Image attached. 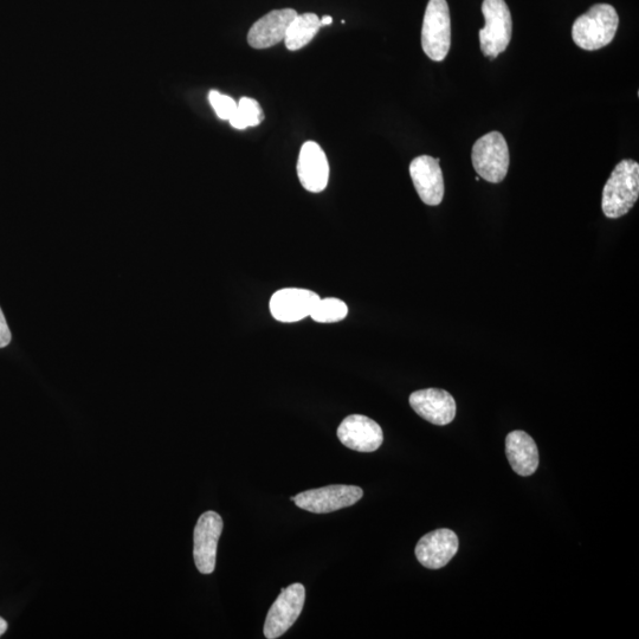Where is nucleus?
<instances>
[{"instance_id": "nucleus-21", "label": "nucleus", "mask_w": 639, "mask_h": 639, "mask_svg": "<svg viewBox=\"0 0 639 639\" xmlns=\"http://www.w3.org/2000/svg\"><path fill=\"white\" fill-rule=\"evenodd\" d=\"M11 342V332L3 314L2 308H0V348L8 346Z\"/></svg>"}, {"instance_id": "nucleus-15", "label": "nucleus", "mask_w": 639, "mask_h": 639, "mask_svg": "<svg viewBox=\"0 0 639 639\" xmlns=\"http://www.w3.org/2000/svg\"><path fill=\"white\" fill-rule=\"evenodd\" d=\"M300 183L309 192L324 191L329 179V164L324 150L314 141L301 147L298 161Z\"/></svg>"}, {"instance_id": "nucleus-13", "label": "nucleus", "mask_w": 639, "mask_h": 639, "mask_svg": "<svg viewBox=\"0 0 639 639\" xmlns=\"http://www.w3.org/2000/svg\"><path fill=\"white\" fill-rule=\"evenodd\" d=\"M320 296L312 290L286 288L276 292L270 299V313L277 321L298 322L311 315Z\"/></svg>"}, {"instance_id": "nucleus-14", "label": "nucleus", "mask_w": 639, "mask_h": 639, "mask_svg": "<svg viewBox=\"0 0 639 639\" xmlns=\"http://www.w3.org/2000/svg\"><path fill=\"white\" fill-rule=\"evenodd\" d=\"M298 12L294 9L270 11L269 14L258 19L249 30L248 43L254 49H268L284 42L289 25L292 24Z\"/></svg>"}, {"instance_id": "nucleus-18", "label": "nucleus", "mask_w": 639, "mask_h": 639, "mask_svg": "<svg viewBox=\"0 0 639 639\" xmlns=\"http://www.w3.org/2000/svg\"><path fill=\"white\" fill-rule=\"evenodd\" d=\"M264 120L263 109L254 99L242 98L237 109L230 118V124L236 129H247L261 125Z\"/></svg>"}, {"instance_id": "nucleus-19", "label": "nucleus", "mask_w": 639, "mask_h": 639, "mask_svg": "<svg viewBox=\"0 0 639 639\" xmlns=\"http://www.w3.org/2000/svg\"><path fill=\"white\" fill-rule=\"evenodd\" d=\"M348 314V307L344 301L334 298L320 299L316 302L311 318L320 324H334L344 320Z\"/></svg>"}, {"instance_id": "nucleus-16", "label": "nucleus", "mask_w": 639, "mask_h": 639, "mask_svg": "<svg viewBox=\"0 0 639 639\" xmlns=\"http://www.w3.org/2000/svg\"><path fill=\"white\" fill-rule=\"evenodd\" d=\"M506 455L512 469L520 476H531L539 467L537 443L525 431L515 430L507 436Z\"/></svg>"}, {"instance_id": "nucleus-4", "label": "nucleus", "mask_w": 639, "mask_h": 639, "mask_svg": "<svg viewBox=\"0 0 639 639\" xmlns=\"http://www.w3.org/2000/svg\"><path fill=\"white\" fill-rule=\"evenodd\" d=\"M482 12L486 27L480 30L484 56L496 58L508 48L512 40L513 22L505 0H483Z\"/></svg>"}, {"instance_id": "nucleus-20", "label": "nucleus", "mask_w": 639, "mask_h": 639, "mask_svg": "<svg viewBox=\"0 0 639 639\" xmlns=\"http://www.w3.org/2000/svg\"><path fill=\"white\" fill-rule=\"evenodd\" d=\"M209 101L219 119L230 120L237 109V102L231 99L230 96L218 93L217 90H211L209 94Z\"/></svg>"}, {"instance_id": "nucleus-1", "label": "nucleus", "mask_w": 639, "mask_h": 639, "mask_svg": "<svg viewBox=\"0 0 639 639\" xmlns=\"http://www.w3.org/2000/svg\"><path fill=\"white\" fill-rule=\"evenodd\" d=\"M638 197L639 165L635 160H622L604 186L602 202L604 215L611 219L625 216L634 208Z\"/></svg>"}, {"instance_id": "nucleus-9", "label": "nucleus", "mask_w": 639, "mask_h": 639, "mask_svg": "<svg viewBox=\"0 0 639 639\" xmlns=\"http://www.w3.org/2000/svg\"><path fill=\"white\" fill-rule=\"evenodd\" d=\"M338 437L345 447L359 453H374L384 442L380 425L363 415L346 417L339 426Z\"/></svg>"}, {"instance_id": "nucleus-11", "label": "nucleus", "mask_w": 639, "mask_h": 639, "mask_svg": "<svg viewBox=\"0 0 639 639\" xmlns=\"http://www.w3.org/2000/svg\"><path fill=\"white\" fill-rule=\"evenodd\" d=\"M440 158L421 156L412 160L410 176L422 202L429 206L442 203L444 197V178Z\"/></svg>"}, {"instance_id": "nucleus-8", "label": "nucleus", "mask_w": 639, "mask_h": 639, "mask_svg": "<svg viewBox=\"0 0 639 639\" xmlns=\"http://www.w3.org/2000/svg\"><path fill=\"white\" fill-rule=\"evenodd\" d=\"M223 519L216 512H205L200 516L193 534V558L198 571L211 574L216 568L218 540L223 532Z\"/></svg>"}, {"instance_id": "nucleus-7", "label": "nucleus", "mask_w": 639, "mask_h": 639, "mask_svg": "<svg viewBox=\"0 0 639 639\" xmlns=\"http://www.w3.org/2000/svg\"><path fill=\"white\" fill-rule=\"evenodd\" d=\"M305 600L306 590L302 584H293L282 590L268 612L266 624H264V636L268 639H276L286 634L298 621Z\"/></svg>"}, {"instance_id": "nucleus-6", "label": "nucleus", "mask_w": 639, "mask_h": 639, "mask_svg": "<svg viewBox=\"0 0 639 639\" xmlns=\"http://www.w3.org/2000/svg\"><path fill=\"white\" fill-rule=\"evenodd\" d=\"M363 489L346 484L307 490L290 497L295 505L314 514H328L355 505L363 497Z\"/></svg>"}, {"instance_id": "nucleus-5", "label": "nucleus", "mask_w": 639, "mask_h": 639, "mask_svg": "<svg viewBox=\"0 0 639 639\" xmlns=\"http://www.w3.org/2000/svg\"><path fill=\"white\" fill-rule=\"evenodd\" d=\"M422 47L426 56L442 62L451 47V18L447 0H430L422 29Z\"/></svg>"}, {"instance_id": "nucleus-23", "label": "nucleus", "mask_w": 639, "mask_h": 639, "mask_svg": "<svg viewBox=\"0 0 639 639\" xmlns=\"http://www.w3.org/2000/svg\"><path fill=\"white\" fill-rule=\"evenodd\" d=\"M8 630V622L4 618L0 617V636L4 635Z\"/></svg>"}, {"instance_id": "nucleus-3", "label": "nucleus", "mask_w": 639, "mask_h": 639, "mask_svg": "<svg viewBox=\"0 0 639 639\" xmlns=\"http://www.w3.org/2000/svg\"><path fill=\"white\" fill-rule=\"evenodd\" d=\"M474 169L488 183L499 184L509 170V148L500 132H490L475 142L471 154Z\"/></svg>"}, {"instance_id": "nucleus-17", "label": "nucleus", "mask_w": 639, "mask_h": 639, "mask_svg": "<svg viewBox=\"0 0 639 639\" xmlns=\"http://www.w3.org/2000/svg\"><path fill=\"white\" fill-rule=\"evenodd\" d=\"M320 18L315 14H303L294 18L289 25L284 43L290 51L305 48L320 30Z\"/></svg>"}, {"instance_id": "nucleus-22", "label": "nucleus", "mask_w": 639, "mask_h": 639, "mask_svg": "<svg viewBox=\"0 0 639 639\" xmlns=\"http://www.w3.org/2000/svg\"><path fill=\"white\" fill-rule=\"evenodd\" d=\"M333 23V18L331 16H324L320 19V27H328Z\"/></svg>"}, {"instance_id": "nucleus-10", "label": "nucleus", "mask_w": 639, "mask_h": 639, "mask_svg": "<svg viewBox=\"0 0 639 639\" xmlns=\"http://www.w3.org/2000/svg\"><path fill=\"white\" fill-rule=\"evenodd\" d=\"M460 547V541L455 532L448 528L430 532L418 541L416 557L424 567L430 570H440L448 565Z\"/></svg>"}, {"instance_id": "nucleus-12", "label": "nucleus", "mask_w": 639, "mask_h": 639, "mask_svg": "<svg viewBox=\"0 0 639 639\" xmlns=\"http://www.w3.org/2000/svg\"><path fill=\"white\" fill-rule=\"evenodd\" d=\"M409 402L419 417L434 425H448L456 417L455 399L445 390H419L412 393Z\"/></svg>"}, {"instance_id": "nucleus-2", "label": "nucleus", "mask_w": 639, "mask_h": 639, "mask_svg": "<svg viewBox=\"0 0 639 639\" xmlns=\"http://www.w3.org/2000/svg\"><path fill=\"white\" fill-rule=\"evenodd\" d=\"M619 17L609 4H596L573 24L574 43L587 51H595L609 45L616 36Z\"/></svg>"}]
</instances>
